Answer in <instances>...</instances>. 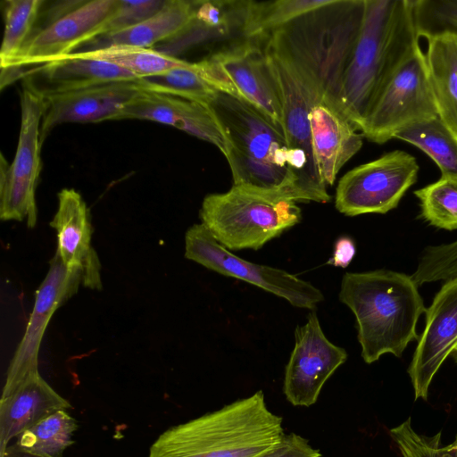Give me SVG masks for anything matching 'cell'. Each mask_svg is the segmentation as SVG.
<instances>
[{
  "label": "cell",
  "instance_id": "e575fe53",
  "mask_svg": "<svg viewBox=\"0 0 457 457\" xmlns=\"http://www.w3.org/2000/svg\"><path fill=\"white\" fill-rule=\"evenodd\" d=\"M260 457H321V453L307 439L290 433L284 434L277 445Z\"/></svg>",
  "mask_w": 457,
  "mask_h": 457
},
{
  "label": "cell",
  "instance_id": "9c48e42d",
  "mask_svg": "<svg viewBox=\"0 0 457 457\" xmlns=\"http://www.w3.org/2000/svg\"><path fill=\"white\" fill-rule=\"evenodd\" d=\"M195 66L216 90L251 104L282 128L278 92L260 38L244 37Z\"/></svg>",
  "mask_w": 457,
  "mask_h": 457
},
{
  "label": "cell",
  "instance_id": "6da1fadb",
  "mask_svg": "<svg viewBox=\"0 0 457 457\" xmlns=\"http://www.w3.org/2000/svg\"><path fill=\"white\" fill-rule=\"evenodd\" d=\"M363 14L364 0H328L260 38L323 102L339 110L341 79Z\"/></svg>",
  "mask_w": 457,
  "mask_h": 457
},
{
  "label": "cell",
  "instance_id": "8d00e7d4",
  "mask_svg": "<svg viewBox=\"0 0 457 457\" xmlns=\"http://www.w3.org/2000/svg\"><path fill=\"white\" fill-rule=\"evenodd\" d=\"M0 457H51L28 452L19 447L15 443L8 445L3 452L0 453Z\"/></svg>",
  "mask_w": 457,
  "mask_h": 457
},
{
  "label": "cell",
  "instance_id": "e0dca14e",
  "mask_svg": "<svg viewBox=\"0 0 457 457\" xmlns=\"http://www.w3.org/2000/svg\"><path fill=\"white\" fill-rule=\"evenodd\" d=\"M42 91V90H41ZM143 89L133 81H118L67 92H43L45 113L41 142L57 125L117 120L123 108Z\"/></svg>",
  "mask_w": 457,
  "mask_h": 457
},
{
  "label": "cell",
  "instance_id": "8992f818",
  "mask_svg": "<svg viewBox=\"0 0 457 457\" xmlns=\"http://www.w3.org/2000/svg\"><path fill=\"white\" fill-rule=\"evenodd\" d=\"M296 204L280 192L233 184L225 193L207 195L199 216L228 250H258L301 221Z\"/></svg>",
  "mask_w": 457,
  "mask_h": 457
},
{
  "label": "cell",
  "instance_id": "7a4b0ae2",
  "mask_svg": "<svg viewBox=\"0 0 457 457\" xmlns=\"http://www.w3.org/2000/svg\"><path fill=\"white\" fill-rule=\"evenodd\" d=\"M413 0H364L361 27L337 96L341 112L360 129L376 97L419 43Z\"/></svg>",
  "mask_w": 457,
  "mask_h": 457
},
{
  "label": "cell",
  "instance_id": "74e56055",
  "mask_svg": "<svg viewBox=\"0 0 457 457\" xmlns=\"http://www.w3.org/2000/svg\"><path fill=\"white\" fill-rule=\"evenodd\" d=\"M445 250L448 261L457 272V240L447 244Z\"/></svg>",
  "mask_w": 457,
  "mask_h": 457
},
{
  "label": "cell",
  "instance_id": "ffe728a7",
  "mask_svg": "<svg viewBox=\"0 0 457 457\" xmlns=\"http://www.w3.org/2000/svg\"><path fill=\"white\" fill-rule=\"evenodd\" d=\"M309 120L314 164L321 182L328 187L361 149L363 136L337 108L325 102L312 109Z\"/></svg>",
  "mask_w": 457,
  "mask_h": 457
},
{
  "label": "cell",
  "instance_id": "5b68a950",
  "mask_svg": "<svg viewBox=\"0 0 457 457\" xmlns=\"http://www.w3.org/2000/svg\"><path fill=\"white\" fill-rule=\"evenodd\" d=\"M228 141L234 185L280 192L305 202L283 129L251 104L219 92L210 104Z\"/></svg>",
  "mask_w": 457,
  "mask_h": 457
},
{
  "label": "cell",
  "instance_id": "7c38bea8",
  "mask_svg": "<svg viewBox=\"0 0 457 457\" xmlns=\"http://www.w3.org/2000/svg\"><path fill=\"white\" fill-rule=\"evenodd\" d=\"M416 158L401 150L359 165L338 181L335 206L346 216L386 213L395 209L406 191L416 182Z\"/></svg>",
  "mask_w": 457,
  "mask_h": 457
},
{
  "label": "cell",
  "instance_id": "ba28073f",
  "mask_svg": "<svg viewBox=\"0 0 457 457\" xmlns=\"http://www.w3.org/2000/svg\"><path fill=\"white\" fill-rule=\"evenodd\" d=\"M45 109L41 89L28 78L21 92V127L12 163L1 154L0 218L18 221L26 219L29 228L37 223L35 192L41 170V124Z\"/></svg>",
  "mask_w": 457,
  "mask_h": 457
},
{
  "label": "cell",
  "instance_id": "d590c367",
  "mask_svg": "<svg viewBox=\"0 0 457 457\" xmlns=\"http://www.w3.org/2000/svg\"><path fill=\"white\" fill-rule=\"evenodd\" d=\"M355 252L353 240L347 236L340 237L335 242L333 255L327 263L335 267L346 268L353 261Z\"/></svg>",
  "mask_w": 457,
  "mask_h": 457
},
{
  "label": "cell",
  "instance_id": "f1b7e54d",
  "mask_svg": "<svg viewBox=\"0 0 457 457\" xmlns=\"http://www.w3.org/2000/svg\"><path fill=\"white\" fill-rule=\"evenodd\" d=\"M77 429V420L62 410L25 430L15 444L34 453L62 457L63 452L74 443L72 436Z\"/></svg>",
  "mask_w": 457,
  "mask_h": 457
},
{
  "label": "cell",
  "instance_id": "d6986e66",
  "mask_svg": "<svg viewBox=\"0 0 457 457\" xmlns=\"http://www.w3.org/2000/svg\"><path fill=\"white\" fill-rule=\"evenodd\" d=\"M125 119L172 126L214 145L224 156L227 154L228 141L210 105L143 90L123 108L117 120Z\"/></svg>",
  "mask_w": 457,
  "mask_h": 457
},
{
  "label": "cell",
  "instance_id": "52a82bcc",
  "mask_svg": "<svg viewBox=\"0 0 457 457\" xmlns=\"http://www.w3.org/2000/svg\"><path fill=\"white\" fill-rule=\"evenodd\" d=\"M437 117L425 53L418 44L386 81L360 130L369 141L384 144L400 130Z\"/></svg>",
  "mask_w": 457,
  "mask_h": 457
},
{
  "label": "cell",
  "instance_id": "603a6c76",
  "mask_svg": "<svg viewBox=\"0 0 457 457\" xmlns=\"http://www.w3.org/2000/svg\"><path fill=\"white\" fill-rule=\"evenodd\" d=\"M427 41L425 57L437 115L457 138V34L443 32Z\"/></svg>",
  "mask_w": 457,
  "mask_h": 457
},
{
  "label": "cell",
  "instance_id": "4fadbf2b",
  "mask_svg": "<svg viewBox=\"0 0 457 457\" xmlns=\"http://www.w3.org/2000/svg\"><path fill=\"white\" fill-rule=\"evenodd\" d=\"M116 0H94L79 5L33 33L12 64L2 70L1 79L8 85L21 77L29 65H43L75 53L103 34Z\"/></svg>",
  "mask_w": 457,
  "mask_h": 457
},
{
  "label": "cell",
  "instance_id": "cb8c5ba5",
  "mask_svg": "<svg viewBox=\"0 0 457 457\" xmlns=\"http://www.w3.org/2000/svg\"><path fill=\"white\" fill-rule=\"evenodd\" d=\"M33 71L44 75L51 87L43 92H67L93 86L137 79L130 71L107 62L81 57L75 53L40 65Z\"/></svg>",
  "mask_w": 457,
  "mask_h": 457
},
{
  "label": "cell",
  "instance_id": "5bb4252c",
  "mask_svg": "<svg viewBox=\"0 0 457 457\" xmlns=\"http://www.w3.org/2000/svg\"><path fill=\"white\" fill-rule=\"evenodd\" d=\"M347 360L346 351L325 336L316 310L295 331V345L285 369L283 392L294 406L314 404L322 386Z\"/></svg>",
  "mask_w": 457,
  "mask_h": 457
},
{
  "label": "cell",
  "instance_id": "836d02e7",
  "mask_svg": "<svg viewBox=\"0 0 457 457\" xmlns=\"http://www.w3.org/2000/svg\"><path fill=\"white\" fill-rule=\"evenodd\" d=\"M165 1L116 0L113 11L104 26L102 36L123 31L140 24L156 13Z\"/></svg>",
  "mask_w": 457,
  "mask_h": 457
},
{
  "label": "cell",
  "instance_id": "4316f807",
  "mask_svg": "<svg viewBox=\"0 0 457 457\" xmlns=\"http://www.w3.org/2000/svg\"><path fill=\"white\" fill-rule=\"evenodd\" d=\"M81 57L90 58L116 64L141 79L186 66L189 62L179 59L153 48L133 46H109L94 50L75 52Z\"/></svg>",
  "mask_w": 457,
  "mask_h": 457
},
{
  "label": "cell",
  "instance_id": "ac0fdd59",
  "mask_svg": "<svg viewBox=\"0 0 457 457\" xmlns=\"http://www.w3.org/2000/svg\"><path fill=\"white\" fill-rule=\"evenodd\" d=\"M50 225L56 231V253L63 264L82 273L83 286L100 289L101 264L91 245L90 213L79 192L73 188L59 192L57 212Z\"/></svg>",
  "mask_w": 457,
  "mask_h": 457
},
{
  "label": "cell",
  "instance_id": "7402d4cb",
  "mask_svg": "<svg viewBox=\"0 0 457 457\" xmlns=\"http://www.w3.org/2000/svg\"><path fill=\"white\" fill-rule=\"evenodd\" d=\"M195 19V1L166 0L162 8L145 21L123 31L99 37L87 43L86 50L119 45L152 48L157 43L190 31Z\"/></svg>",
  "mask_w": 457,
  "mask_h": 457
},
{
  "label": "cell",
  "instance_id": "44dd1931",
  "mask_svg": "<svg viewBox=\"0 0 457 457\" xmlns=\"http://www.w3.org/2000/svg\"><path fill=\"white\" fill-rule=\"evenodd\" d=\"M70 408L71 403L39 372L29 375L0 399V453L25 430L56 411Z\"/></svg>",
  "mask_w": 457,
  "mask_h": 457
},
{
  "label": "cell",
  "instance_id": "3957f363",
  "mask_svg": "<svg viewBox=\"0 0 457 457\" xmlns=\"http://www.w3.org/2000/svg\"><path fill=\"white\" fill-rule=\"evenodd\" d=\"M338 297L355 316L366 363L385 353L401 357L418 338L417 322L426 308L411 276L388 270L346 272Z\"/></svg>",
  "mask_w": 457,
  "mask_h": 457
},
{
  "label": "cell",
  "instance_id": "83f0119b",
  "mask_svg": "<svg viewBox=\"0 0 457 457\" xmlns=\"http://www.w3.org/2000/svg\"><path fill=\"white\" fill-rule=\"evenodd\" d=\"M146 92L176 96L210 105L219 91L198 72L195 62L136 79Z\"/></svg>",
  "mask_w": 457,
  "mask_h": 457
},
{
  "label": "cell",
  "instance_id": "9a60e30c",
  "mask_svg": "<svg viewBox=\"0 0 457 457\" xmlns=\"http://www.w3.org/2000/svg\"><path fill=\"white\" fill-rule=\"evenodd\" d=\"M83 285L79 270L68 269L57 253L36 293L25 333L10 362L2 396L11 394L26 378L38 372V352L45 330L54 312Z\"/></svg>",
  "mask_w": 457,
  "mask_h": 457
},
{
  "label": "cell",
  "instance_id": "d6a6232c",
  "mask_svg": "<svg viewBox=\"0 0 457 457\" xmlns=\"http://www.w3.org/2000/svg\"><path fill=\"white\" fill-rule=\"evenodd\" d=\"M403 457H457L455 444L441 446V431L432 436L418 434L411 418L389 431Z\"/></svg>",
  "mask_w": 457,
  "mask_h": 457
},
{
  "label": "cell",
  "instance_id": "30bf717a",
  "mask_svg": "<svg viewBox=\"0 0 457 457\" xmlns=\"http://www.w3.org/2000/svg\"><path fill=\"white\" fill-rule=\"evenodd\" d=\"M261 40L278 92L282 128L293 154L299 188L307 202L328 203L331 196L314 164L309 120L312 109L323 100Z\"/></svg>",
  "mask_w": 457,
  "mask_h": 457
},
{
  "label": "cell",
  "instance_id": "277c9868",
  "mask_svg": "<svg viewBox=\"0 0 457 457\" xmlns=\"http://www.w3.org/2000/svg\"><path fill=\"white\" fill-rule=\"evenodd\" d=\"M284 435L262 390L162 433L148 457H260Z\"/></svg>",
  "mask_w": 457,
  "mask_h": 457
},
{
  "label": "cell",
  "instance_id": "f35d334b",
  "mask_svg": "<svg viewBox=\"0 0 457 457\" xmlns=\"http://www.w3.org/2000/svg\"><path fill=\"white\" fill-rule=\"evenodd\" d=\"M452 353H453L454 360L457 361V346L454 348V350L453 351Z\"/></svg>",
  "mask_w": 457,
  "mask_h": 457
},
{
  "label": "cell",
  "instance_id": "4dcf8cb0",
  "mask_svg": "<svg viewBox=\"0 0 457 457\" xmlns=\"http://www.w3.org/2000/svg\"><path fill=\"white\" fill-rule=\"evenodd\" d=\"M420 201V216L430 225L457 228V179L443 178L414 191Z\"/></svg>",
  "mask_w": 457,
  "mask_h": 457
},
{
  "label": "cell",
  "instance_id": "1f68e13d",
  "mask_svg": "<svg viewBox=\"0 0 457 457\" xmlns=\"http://www.w3.org/2000/svg\"><path fill=\"white\" fill-rule=\"evenodd\" d=\"M413 15L420 37L457 34V0H413Z\"/></svg>",
  "mask_w": 457,
  "mask_h": 457
},
{
  "label": "cell",
  "instance_id": "484cf974",
  "mask_svg": "<svg viewBox=\"0 0 457 457\" xmlns=\"http://www.w3.org/2000/svg\"><path fill=\"white\" fill-rule=\"evenodd\" d=\"M395 137L427 154L438 166L441 177L457 179V138L438 117L411 125Z\"/></svg>",
  "mask_w": 457,
  "mask_h": 457
},
{
  "label": "cell",
  "instance_id": "8fae6325",
  "mask_svg": "<svg viewBox=\"0 0 457 457\" xmlns=\"http://www.w3.org/2000/svg\"><path fill=\"white\" fill-rule=\"evenodd\" d=\"M185 257L217 273L261 287L298 308L311 311L324 300L322 292L310 282L284 270L237 256L202 223L193 225L186 232Z\"/></svg>",
  "mask_w": 457,
  "mask_h": 457
},
{
  "label": "cell",
  "instance_id": "f546056e",
  "mask_svg": "<svg viewBox=\"0 0 457 457\" xmlns=\"http://www.w3.org/2000/svg\"><path fill=\"white\" fill-rule=\"evenodd\" d=\"M42 0L3 2L4 30L0 49L1 70L8 68L33 34V28L44 4Z\"/></svg>",
  "mask_w": 457,
  "mask_h": 457
},
{
  "label": "cell",
  "instance_id": "2e32d148",
  "mask_svg": "<svg viewBox=\"0 0 457 457\" xmlns=\"http://www.w3.org/2000/svg\"><path fill=\"white\" fill-rule=\"evenodd\" d=\"M425 312V328L408 369L416 400H427L434 376L457 346V278L445 281Z\"/></svg>",
  "mask_w": 457,
  "mask_h": 457
},
{
  "label": "cell",
  "instance_id": "ab89813d",
  "mask_svg": "<svg viewBox=\"0 0 457 457\" xmlns=\"http://www.w3.org/2000/svg\"><path fill=\"white\" fill-rule=\"evenodd\" d=\"M454 444H455V445H456V447H457V439H456V442H455Z\"/></svg>",
  "mask_w": 457,
  "mask_h": 457
},
{
  "label": "cell",
  "instance_id": "d4e9b609",
  "mask_svg": "<svg viewBox=\"0 0 457 457\" xmlns=\"http://www.w3.org/2000/svg\"><path fill=\"white\" fill-rule=\"evenodd\" d=\"M328 0L235 1L240 31L245 38L262 37Z\"/></svg>",
  "mask_w": 457,
  "mask_h": 457
}]
</instances>
